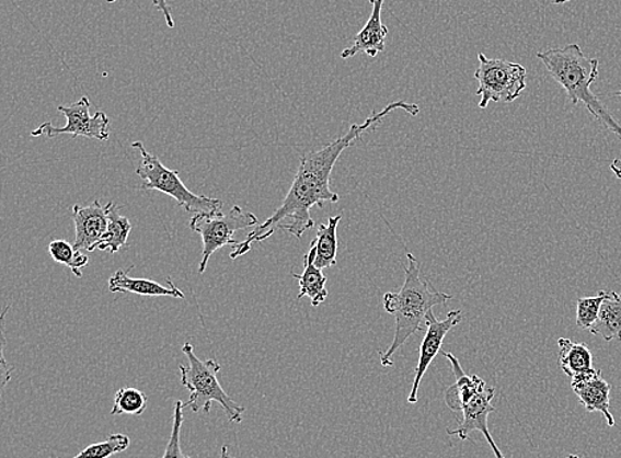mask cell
<instances>
[{"mask_svg":"<svg viewBox=\"0 0 621 458\" xmlns=\"http://www.w3.org/2000/svg\"><path fill=\"white\" fill-rule=\"evenodd\" d=\"M183 410H185V403H182L181 400H176L174 404L173 431H171L169 443L166 449L163 451L162 458H192L183 454L181 447V431L183 422H185Z\"/></svg>","mask_w":621,"mask_h":458,"instance_id":"obj_24","label":"cell"},{"mask_svg":"<svg viewBox=\"0 0 621 458\" xmlns=\"http://www.w3.org/2000/svg\"><path fill=\"white\" fill-rule=\"evenodd\" d=\"M594 335L600 336L606 342L621 341V295L610 291L601 305L597 322L589 329Z\"/></svg>","mask_w":621,"mask_h":458,"instance_id":"obj_19","label":"cell"},{"mask_svg":"<svg viewBox=\"0 0 621 458\" xmlns=\"http://www.w3.org/2000/svg\"><path fill=\"white\" fill-rule=\"evenodd\" d=\"M149 399L146 393L133 387H124L116 392L111 415L141 416L148 409Z\"/></svg>","mask_w":621,"mask_h":458,"instance_id":"obj_20","label":"cell"},{"mask_svg":"<svg viewBox=\"0 0 621 458\" xmlns=\"http://www.w3.org/2000/svg\"><path fill=\"white\" fill-rule=\"evenodd\" d=\"M398 110L405 111L412 117H416L421 112L419 106L415 104L395 101V103L386 106L383 111L373 112L364 124L353 125L346 135L338 138L337 141L326 145L319 151L302 156L299 171H297L283 205L263 225L253 229L243 243L232 247L230 257L237 260L244 256L251 251L253 243H260V241L271 238L277 228L285 229L295 238L301 239L303 233L314 227L310 209L313 207L322 208L325 202L337 203L340 201V195L331 188V176L342 152L350 148L367 130L373 129L380 121Z\"/></svg>","mask_w":621,"mask_h":458,"instance_id":"obj_1","label":"cell"},{"mask_svg":"<svg viewBox=\"0 0 621 458\" xmlns=\"http://www.w3.org/2000/svg\"><path fill=\"white\" fill-rule=\"evenodd\" d=\"M557 346H560V365L567 377L576 379L597 371V368H594L593 354L586 343L561 339L557 341Z\"/></svg>","mask_w":621,"mask_h":458,"instance_id":"obj_16","label":"cell"},{"mask_svg":"<svg viewBox=\"0 0 621 458\" xmlns=\"http://www.w3.org/2000/svg\"><path fill=\"white\" fill-rule=\"evenodd\" d=\"M573 391L579 402L585 405L587 412L603 413L608 427H613L614 417L611 413V386L601 378L599 370L585 375V377L573 379Z\"/></svg>","mask_w":621,"mask_h":458,"instance_id":"obj_13","label":"cell"},{"mask_svg":"<svg viewBox=\"0 0 621 458\" xmlns=\"http://www.w3.org/2000/svg\"><path fill=\"white\" fill-rule=\"evenodd\" d=\"M314 259L315 250L314 247L310 245L308 253L303 256V272L301 275L291 273V276H294L300 285V293L299 296H297V300H300L302 297H309L313 307L317 308L326 301L329 293L326 289L327 278L323 275L322 270L317 268Z\"/></svg>","mask_w":621,"mask_h":458,"instance_id":"obj_15","label":"cell"},{"mask_svg":"<svg viewBox=\"0 0 621 458\" xmlns=\"http://www.w3.org/2000/svg\"><path fill=\"white\" fill-rule=\"evenodd\" d=\"M608 296H610V293L601 290L598 296L579 298L578 304H576V324L580 329L589 330L594 327V323L598 320L601 305Z\"/></svg>","mask_w":621,"mask_h":458,"instance_id":"obj_23","label":"cell"},{"mask_svg":"<svg viewBox=\"0 0 621 458\" xmlns=\"http://www.w3.org/2000/svg\"><path fill=\"white\" fill-rule=\"evenodd\" d=\"M610 168L613 171V174L621 180V159H613Z\"/></svg>","mask_w":621,"mask_h":458,"instance_id":"obj_26","label":"cell"},{"mask_svg":"<svg viewBox=\"0 0 621 458\" xmlns=\"http://www.w3.org/2000/svg\"><path fill=\"white\" fill-rule=\"evenodd\" d=\"M547 67L551 78L560 84L573 105L582 104L612 135L621 139V124L612 117L607 107L591 91V85L599 78V60L589 59L578 44H568L563 48H551L537 54Z\"/></svg>","mask_w":621,"mask_h":458,"instance_id":"obj_3","label":"cell"},{"mask_svg":"<svg viewBox=\"0 0 621 458\" xmlns=\"http://www.w3.org/2000/svg\"><path fill=\"white\" fill-rule=\"evenodd\" d=\"M182 353L187 356L188 360L187 366H180L182 385L189 392L185 409L210 415L211 405L217 402L220 407H223L226 416L231 423H242L245 409L234 402L219 383L218 374L221 370L219 362L199 359L195 355L194 346L188 342L183 345Z\"/></svg>","mask_w":621,"mask_h":458,"instance_id":"obj_5","label":"cell"},{"mask_svg":"<svg viewBox=\"0 0 621 458\" xmlns=\"http://www.w3.org/2000/svg\"><path fill=\"white\" fill-rule=\"evenodd\" d=\"M130 447V438L124 434H116L106 438L101 443L89 445L82 449L79 455L72 458H110L114 455L122 454V451Z\"/></svg>","mask_w":621,"mask_h":458,"instance_id":"obj_22","label":"cell"},{"mask_svg":"<svg viewBox=\"0 0 621 458\" xmlns=\"http://www.w3.org/2000/svg\"><path fill=\"white\" fill-rule=\"evenodd\" d=\"M169 286L148 278H133L123 270L117 271L110 278V290L112 293H133V295L148 297H173L185 298V293L176 288L173 279L168 278Z\"/></svg>","mask_w":621,"mask_h":458,"instance_id":"obj_14","label":"cell"},{"mask_svg":"<svg viewBox=\"0 0 621 458\" xmlns=\"http://www.w3.org/2000/svg\"><path fill=\"white\" fill-rule=\"evenodd\" d=\"M480 67L474 73L479 81V106L485 110L491 103L509 104L516 101L526 89V69L521 64L508 60L490 59L479 54Z\"/></svg>","mask_w":621,"mask_h":458,"instance_id":"obj_8","label":"cell"},{"mask_svg":"<svg viewBox=\"0 0 621 458\" xmlns=\"http://www.w3.org/2000/svg\"><path fill=\"white\" fill-rule=\"evenodd\" d=\"M188 226L194 232L200 234L203 241V256L199 265L202 275L206 272L208 261L215 252L227 245L232 248L239 244V241L233 239L234 232L258 226V219L256 215L243 211L239 206H234L226 214L221 211L196 214L189 220Z\"/></svg>","mask_w":621,"mask_h":458,"instance_id":"obj_7","label":"cell"},{"mask_svg":"<svg viewBox=\"0 0 621 458\" xmlns=\"http://www.w3.org/2000/svg\"><path fill=\"white\" fill-rule=\"evenodd\" d=\"M409 266L405 270V278L402 289L398 293H386L383 307L388 313L395 317L396 330L394 342L386 353H379L380 364L383 367L394 365L392 356L395 355L405 342L422 330V323L426 322L427 314L437 305H444L452 300V296L436 290L429 284L428 278L421 275L419 264L414 254L407 253Z\"/></svg>","mask_w":621,"mask_h":458,"instance_id":"obj_2","label":"cell"},{"mask_svg":"<svg viewBox=\"0 0 621 458\" xmlns=\"http://www.w3.org/2000/svg\"><path fill=\"white\" fill-rule=\"evenodd\" d=\"M107 3H116L119 2V0H106ZM153 4L154 8L161 12V14L164 18V21H166L168 27L169 28H174L175 27V22H174V18L173 14H171V10H170V5L168 3V0H153Z\"/></svg>","mask_w":621,"mask_h":458,"instance_id":"obj_25","label":"cell"},{"mask_svg":"<svg viewBox=\"0 0 621 458\" xmlns=\"http://www.w3.org/2000/svg\"><path fill=\"white\" fill-rule=\"evenodd\" d=\"M131 146L141 154V163L136 174L142 180V188L160 191L175 199L177 205L185 208L187 213L195 215L219 213L223 207V202L220 199L192 193L182 182L180 171L164 167L160 158L151 154L142 142L138 141Z\"/></svg>","mask_w":621,"mask_h":458,"instance_id":"obj_6","label":"cell"},{"mask_svg":"<svg viewBox=\"0 0 621 458\" xmlns=\"http://www.w3.org/2000/svg\"><path fill=\"white\" fill-rule=\"evenodd\" d=\"M74 225V248L78 251L93 252L107 229L106 207L100 201L82 207L74 205L72 209Z\"/></svg>","mask_w":621,"mask_h":458,"instance_id":"obj_11","label":"cell"},{"mask_svg":"<svg viewBox=\"0 0 621 458\" xmlns=\"http://www.w3.org/2000/svg\"><path fill=\"white\" fill-rule=\"evenodd\" d=\"M219 458H237V457L232 456L230 447H228V445H223V448H221L220 450Z\"/></svg>","mask_w":621,"mask_h":458,"instance_id":"obj_27","label":"cell"},{"mask_svg":"<svg viewBox=\"0 0 621 458\" xmlns=\"http://www.w3.org/2000/svg\"><path fill=\"white\" fill-rule=\"evenodd\" d=\"M566 458H583V457H580V456H578V455H570V456H567Z\"/></svg>","mask_w":621,"mask_h":458,"instance_id":"obj_29","label":"cell"},{"mask_svg":"<svg viewBox=\"0 0 621 458\" xmlns=\"http://www.w3.org/2000/svg\"><path fill=\"white\" fill-rule=\"evenodd\" d=\"M341 220L342 215H337L329 219L327 225H320L315 239L310 243L315 250L314 264L317 268H331V266L337 264V229Z\"/></svg>","mask_w":621,"mask_h":458,"instance_id":"obj_18","label":"cell"},{"mask_svg":"<svg viewBox=\"0 0 621 458\" xmlns=\"http://www.w3.org/2000/svg\"><path fill=\"white\" fill-rule=\"evenodd\" d=\"M372 5L371 15L365 27L360 30L357 36L354 37V44L342 50L341 57L344 60L358 54H366L370 57H377L378 54L383 53L386 48V37L389 35V30L382 23V9L384 0H370Z\"/></svg>","mask_w":621,"mask_h":458,"instance_id":"obj_12","label":"cell"},{"mask_svg":"<svg viewBox=\"0 0 621 458\" xmlns=\"http://www.w3.org/2000/svg\"><path fill=\"white\" fill-rule=\"evenodd\" d=\"M48 252L55 263L65 264L76 277H82V270L89 264V257L82 251L76 250L74 245L66 240H53L48 245Z\"/></svg>","mask_w":621,"mask_h":458,"instance_id":"obj_21","label":"cell"},{"mask_svg":"<svg viewBox=\"0 0 621 458\" xmlns=\"http://www.w3.org/2000/svg\"><path fill=\"white\" fill-rule=\"evenodd\" d=\"M462 321V311L452 310L449 311L446 320L439 321L434 314V310H430L426 318L427 323V334L424 335L421 345L419 362L415 368V379L414 385L411 387V392L409 396V403H417V393H419V387L424 378V374L427 373L428 367L433 364L437 354L441 353V346L444 340L449 332Z\"/></svg>","mask_w":621,"mask_h":458,"instance_id":"obj_10","label":"cell"},{"mask_svg":"<svg viewBox=\"0 0 621 458\" xmlns=\"http://www.w3.org/2000/svg\"><path fill=\"white\" fill-rule=\"evenodd\" d=\"M618 98H621V91L617 93Z\"/></svg>","mask_w":621,"mask_h":458,"instance_id":"obj_30","label":"cell"},{"mask_svg":"<svg viewBox=\"0 0 621 458\" xmlns=\"http://www.w3.org/2000/svg\"><path fill=\"white\" fill-rule=\"evenodd\" d=\"M57 111L65 114L67 124L56 127L50 123H44L31 133L33 137L46 136L54 138L59 135H72L73 137H85L107 141L110 139V118L104 112H97L91 116V101L84 95L78 103L69 106H59Z\"/></svg>","mask_w":621,"mask_h":458,"instance_id":"obj_9","label":"cell"},{"mask_svg":"<svg viewBox=\"0 0 621 458\" xmlns=\"http://www.w3.org/2000/svg\"><path fill=\"white\" fill-rule=\"evenodd\" d=\"M105 207L107 229L103 239L100 240L96 250L116 254L123 247L128 244L131 225L128 216H125L122 209L114 205L113 202L107 203Z\"/></svg>","mask_w":621,"mask_h":458,"instance_id":"obj_17","label":"cell"},{"mask_svg":"<svg viewBox=\"0 0 621 458\" xmlns=\"http://www.w3.org/2000/svg\"><path fill=\"white\" fill-rule=\"evenodd\" d=\"M551 2H553L555 4H565V3H568L570 0H551Z\"/></svg>","mask_w":621,"mask_h":458,"instance_id":"obj_28","label":"cell"},{"mask_svg":"<svg viewBox=\"0 0 621 458\" xmlns=\"http://www.w3.org/2000/svg\"><path fill=\"white\" fill-rule=\"evenodd\" d=\"M451 362L456 383L446 391V403L455 412L462 413V420L458 428L448 430L449 436H458L460 440H468L472 432L478 431L484 435L487 444L491 445L496 458H505L503 451L494 443L487 427V419L492 412L496 411L492 404L496 390L486 386L485 381L478 375H469L462 370L460 362L451 353L441 352Z\"/></svg>","mask_w":621,"mask_h":458,"instance_id":"obj_4","label":"cell"}]
</instances>
